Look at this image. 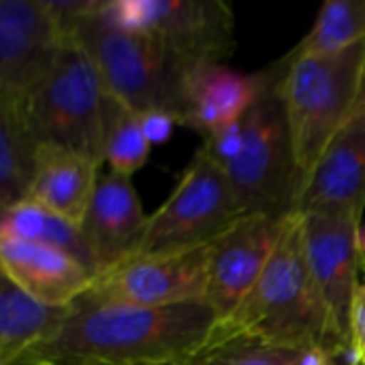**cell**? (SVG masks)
Instances as JSON below:
<instances>
[{
    "mask_svg": "<svg viewBox=\"0 0 365 365\" xmlns=\"http://www.w3.org/2000/svg\"><path fill=\"white\" fill-rule=\"evenodd\" d=\"M214 323L205 302L141 308L79 297L58 334L17 365H178L210 338Z\"/></svg>",
    "mask_w": 365,
    "mask_h": 365,
    "instance_id": "6da1fadb",
    "label": "cell"
},
{
    "mask_svg": "<svg viewBox=\"0 0 365 365\" xmlns=\"http://www.w3.org/2000/svg\"><path fill=\"white\" fill-rule=\"evenodd\" d=\"M212 331L295 351L323 346L334 353H349L334 340L317 293L299 212L280 218L278 240L259 282L229 317L216 319Z\"/></svg>",
    "mask_w": 365,
    "mask_h": 365,
    "instance_id": "7a4b0ae2",
    "label": "cell"
},
{
    "mask_svg": "<svg viewBox=\"0 0 365 365\" xmlns=\"http://www.w3.org/2000/svg\"><path fill=\"white\" fill-rule=\"evenodd\" d=\"M68 36L88 51L115 103L139 115L169 113L184 126L190 71L160 43L109 19L103 0H79Z\"/></svg>",
    "mask_w": 365,
    "mask_h": 365,
    "instance_id": "3957f363",
    "label": "cell"
},
{
    "mask_svg": "<svg viewBox=\"0 0 365 365\" xmlns=\"http://www.w3.org/2000/svg\"><path fill=\"white\" fill-rule=\"evenodd\" d=\"M284 60L252 109L235 126L203 139V148L225 171L244 214L282 218L295 212L297 171L278 83Z\"/></svg>",
    "mask_w": 365,
    "mask_h": 365,
    "instance_id": "277c9868",
    "label": "cell"
},
{
    "mask_svg": "<svg viewBox=\"0 0 365 365\" xmlns=\"http://www.w3.org/2000/svg\"><path fill=\"white\" fill-rule=\"evenodd\" d=\"M278 83L297 171L299 197L331 139L355 115L365 41L340 53L297 56L289 51ZM295 203V210H297Z\"/></svg>",
    "mask_w": 365,
    "mask_h": 365,
    "instance_id": "5b68a950",
    "label": "cell"
},
{
    "mask_svg": "<svg viewBox=\"0 0 365 365\" xmlns=\"http://www.w3.org/2000/svg\"><path fill=\"white\" fill-rule=\"evenodd\" d=\"M26 118L41 143H53L105 165L115 101L88 51L68 36L49 73L24 98Z\"/></svg>",
    "mask_w": 365,
    "mask_h": 365,
    "instance_id": "8992f818",
    "label": "cell"
},
{
    "mask_svg": "<svg viewBox=\"0 0 365 365\" xmlns=\"http://www.w3.org/2000/svg\"><path fill=\"white\" fill-rule=\"evenodd\" d=\"M246 216L220 165L201 145L165 203L148 216L133 255H175L214 244Z\"/></svg>",
    "mask_w": 365,
    "mask_h": 365,
    "instance_id": "52a82bcc",
    "label": "cell"
},
{
    "mask_svg": "<svg viewBox=\"0 0 365 365\" xmlns=\"http://www.w3.org/2000/svg\"><path fill=\"white\" fill-rule=\"evenodd\" d=\"M103 11L152 36L188 71L222 64L235 49V15L222 0H103Z\"/></svg>",
    "mask_w": 365,
    "mask_h": 365,
    "instance_id": "ba28073f",
    "label": "cell"
},
{
    "mask_svg": "<svg viewBox=\"0 0 365 365\" xmlns=\"http://www.w3.org/2000/svg\"><path fill=\"white\" fill-rule=\"evenodd\" d=\"M207 263L210 246L175 255H130L103 269L81 297L141 308L205 302Z\"/></svg>",
    "mask_w": 365,
    "mask_h": 365,
    "instance_id": "9c48e42d",
    "label": "cell"
},
{
    "mask_svg": "<svg viewBox=\"0 0 365 365\" xmlns=\"http://www.w3.org/2000/svg\"><path fill=\"white\" fill-rule=\"evenodd\" d=\"M302 220L310 274L331 336L351 351V308L361 284V220L346 214H302Z\"/></svg>",
    "mask_w": 365,
    "mask_h": 365,
    "instance_id": "30bf717a",
    "label": "cell"
},
{
    "mask_svg": "<svg viewBox=\"0 0 365 365\" xmlns=\"http://www.w3.org/2000/svg\"><path fill=\"white\" fill-rule=\"evenodd\" d=\"M49 0L0 2V98L24 103L66 43Z\"/></svg>",
    "mask_w": 365,
    "mask_h": 365,
    "instance_id": "8fae6325",
    "label": "cell"
},
{
    "mask_svg": "<svg viewBox=\"0 0 365 365\" xmlns=\"http://www.w3.org/2000/svg\"><path fill=\"white\" fill-rule=\"evenodd\" d=\"M280 218L246 214L210 244L205 304L216 319L229 317L259 282L278 240Z\"/></svg>",
    "mask_w": 365,
    "mask_h": 365,
    "instance_id": "7c38bea8",
    "label": "cell"
},
{
    "mask_svg": "<svg viewBox=\"0 0 365 365\" xmlns=\"http://www.w3.org/2000/svg\"><path fill=\"white\" fill-rule=\"evenodd\" d=\"M365 210V113H355L331 139L314 167L295 212L346 214L357 220Z\"/></svg>",
    "mask_w": 365,
    "mask_h": 365,
    "instance_id": "4fadbf2b",
    "label": "cell"
},
{
    "mask_svg": "<svg viewBox=\"0 0 365 365\" xmlns=\"http://www.w3.org/2000/svg\"><path fill=\"white\" fill-rule=\"evenodd\" d=\"M145 222L148 216L133 178L113 171L101 173L81 222L83 240L101 272L135 252Z\"/></svg>",
    "mask_w": 365,
    "mask_h": 365,
    "instance_id": "5bb4252c",
    "label": "cell"
},
{
    "mask_svg": "<svg viewBox=\"0 0 365 365\" xmlns=\"http://www.w3.org/2000/svg\"><path fill=\"white\" fill-rule=\"evenodd\" d=\"M274 77V64L259 73H240L222 64L190 71L186 83L184 126L210 139L237 122L252 109Z\"/></svg>",
    "mask_w": 365,
    "mask_h": 365,
    "instance_id": "9a60e30c",
    "label": "cell"
},
{
    "mask_svg": "<svg viewBox=\"0 0 365 365\" xmlns=\"http://www.w3.org/2000/svg\"><path fill=\"white\" fill-rule=\"evenodd\" d=\"M0 274L49 306H73L92 284V272L71 255L15 237H0Z\"/></svg>",
    "mask_w": 365,
    "mask_h": 365,
    "instance_id": "2e32d148",
    "label": "cell"
},
{
    "mask_svg": "<svg viewBox=\"0 0 365 365\" xmlns=\"http://www.w3.org/2000/svg\"><path fill=\"white\" fill-rule=\"evenodd\" d=\"M98 178L101 165L92 158L53 143H41L26 201L81 227Z\"/></svg>",
    "mask_w": 365,
    "mask_h": 365,
    "instance_id": "e0dca14e",
    "label": "cell"
},
{
    "mask_svg": "<svg viewBox=\"0 0 365 365\" xmlns=\"http://www.w3.org/2000/svg\"><path fill=\"white\" fill-rule=\"evenodd\" d=\"M71 306H49L0 274V365H17L64 325Z\"/></svg>",
    "mask_w": 365,
    "mask_h": 365,
    "instance_id": "ac0fdd59",
    "label": "cell"
},
{
    "mask_svg": "<svg viewBox=\"0 0 365 365\" xmlns=\"http://www.w3.org/2000/svg\"><path fill=\"white\" fill-rule=\"evenodd\" d=\"M36 139L24 105L0 98V205L9 210L26 201L38 158Z\"/></svg>",
    "mask_w": 365,
    "mask_h": 365,
    "instance_id": "d6986e66",
    "label": "cell"
},
{
    "mask_svg": "<svg viewBox=\"0 0 365 365\" xmlns=\"http://www.w3.org/2000/svg\"><path fill=\"white\" fill-rule=\"evenodd\" d=\"M0 237H15V240H26V242H38L51 248H58L79 263H83L92 276H98V265L83 240L81 227L68 222L66 218L47 212L45 207L32 203V201H21L9 210H2L0 218Z\"/></svg>",
    "mask_w": 365,
    "mask_h": 365,
    "instance_id": "ffe728a7",
    "label": "cell"
},
{
    "mask_svg": "<svg viewBox=\"0 0 365 365\" xmlns=\"http://www.w3.org/2000/svg\"><path fill=\"white\" fill-rule=\"evenodd\" d=\"M365 41V0L325 2L308 34L291 49L297 56L340 53Z\"/></svg>",
    "mask_w": 365,
    "mask_h": 365,
    "instance_id": "44dd1931",
    "label": "cell"
},
{
    "mask_svg": "<svg viewBox=\"0 0 365 365\" xmlns=\"http://www.w3.org/2000/svg\"><path fill=\"white\" fill-rule=\"evenodd\" d=\"M302 353L304 351L274 346L255 338L220 336L212 331L190 357L178 365H302Z\"/></svg>",
    "mask_w": 365,
    "mask_h": 365,
    "instance_id": "7402d4cb",
    "label": "cell"
},
{
    "mask_svg": "<svg viewBox=\"0 0 365 365\" xmlns=\"http://www.w3.org/2000/svg\"><path fill=\"white\" fill-rule=\"evenodd\" d=\"M150 139L143 130L141 115L128 111L120 103L111 115L107 145H105V165L109 171L133 178L150 158Z\"/></svg>",
    "mask_w": 365,
    "mask_h": 365,
    "instance_id": "603a6c76",
    "label": "cell"
},
{
    "mask_svg": "<svg viewBox=\"0 0 365 365\" xmlns=\"http://www.w3.org/2000/svg\"><path fill=\"white\" fill-rule=\"evenodd\" d=\"M351 353L365 365V280H361L351 308Z\"/></svg>",
    "mask_w": 365,
    "mask_h": 365,
    "instance_id": "cb8c5ba5",
    "label": "cell"
},
{
    "mask_svg": "<svg viewBox=\"0 0 365 365\" xmlns=\"http://www.w3.org/2000/svg\"><path fill=\"white\" fill-rule=\"evenodd\" d=\"M141 124L150 143H163L171 137L173 128L178 126V120L169 113L152 111V113H141Z\"/></svg>",
    "mask_w": 365,
    "mask_h": 365,
    "instance_id": "d4e9b609",
    "label": "cell"
},
{
    "mask_svg": "<svg viewBox=\"0 0 365 365\" xmlns=\"http://www.w3.org/2000/svg\"><path fill=\"white\" fill-rule=\"evenodd\" d=\"M355 113H365V64H364V73H361V86H359V96H357Z\"/></svg>",
    "mask_w": 365,
    "mask_h": 365,
    "instance_id": "484cf974",
    "label": "cell"
},
{
    "mask_svg": "<svg viewBox=\"0 0 365 365\" xmlns=\"http://www.w3.org/2000/svg\"><path fill=\"white\" fill-rule=\"evenodd\" d=\"M334 365H359V364H357V359L353 357V353L349 351V353L338 355V357H336V361H334Z\"/></svg>",
    "mask_w": 365,
    "mask_h": 365,
    "instance_id": "4316f807",
    "label": "cell"
},
{
    "mask_svg": "<svg viewBox=\"0 0 365 365\" xmlns=\"http://www.w3.org/2000/svg\"><path fill=\"white\" fill-rule=\"evenodd\" d=\"M30 365H64V364H60V361H36V364H30Z\"/></svg>",
    "mask_w": 365,
    "mask_h": 365,
    "instance_id": "83f0119b",
    "label": "cell"
}]
</instances>
